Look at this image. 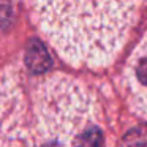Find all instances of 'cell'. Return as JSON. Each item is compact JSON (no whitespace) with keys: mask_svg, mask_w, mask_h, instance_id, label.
Segmentation results:
<instances>
[{"mask_svg":"<svg viewBox=\"0 0 147 147\" xmlns=\"http://www.w3.org/2000/svg\"><path fill=\"white\" fill-rule=\"evenodd\" d=\"M103 139L100 105L79 79H32L18 65L0 73V147H103Z\"/></svg>","mask_w":147,"mask_h":147,"instance_id":"6da1fadb","label":"cell"},{"mask_svg":"<svg viewBox=\"0 0 147 147\" xmlns=\"http://www.w3.org/2000/svg\"><path fill=\"white\" fill-rule=\"evenodd\" d=\"M138 10L136 2H40L33 18L63 60L103 68L125 46Z\"/></svg>","mask_w":147,"mask_h":147,"instance_id":"7a4b0ae2","label":"cell"},{"mask_svg":"<svg viewBox=\"0 0 147 147\" xmlns=\"http://www.w3.org/2000/svg\"><path fill=\"white\" fill-rule=\"evenodd\" d=\"M122 90L131 111L147 119V30L122 70Z\"/></svg>","mask_w":147,"mask_h":147,"instance_id":"3957f363","label":"cell"},{"mask_svg":"<svg viewBox=\"0 0 147 147\" xmlns=\"http://www.w3.org/2000/svg\"><path fill=\"white\" fill-rule=\"evenodd\" d=\"M24 65L32 74H43L52 67L51 55L38 38H32L27 43Z\"/></svg>","mask_w":147,"mask_h":147,"instance_id":"277c9868","label":"cell"},{"mask_svg":"<svg viewBox=\"0 0 147 147\" xmlns=\"http://www.w3.org/2000/svg\"><path fill=\"white\" fill-rule=\"evenodd\" d=\"M120 147H147V128L139 127L131 130L123 138Z\"/></svg>","mask_w":147,"mask_h":147,"instance_id":"5b68a950","label":"cell"},{"mask_svg":"<svg viewBox=\"0 0 147 147\" xmlns=\"http://www.w3.org/2000/svg\"><path fill=\"white\" fill-rule=\"evenodd\" d=\"M14 8L11 3H0V29H7L13 21Z\"/></svg>","mask_w":147,"mask_h":147,"instance_id":"8992f818","label":"cell"}]
</instances>
